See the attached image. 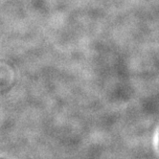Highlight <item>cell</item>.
<instances>
[]
</instances>
